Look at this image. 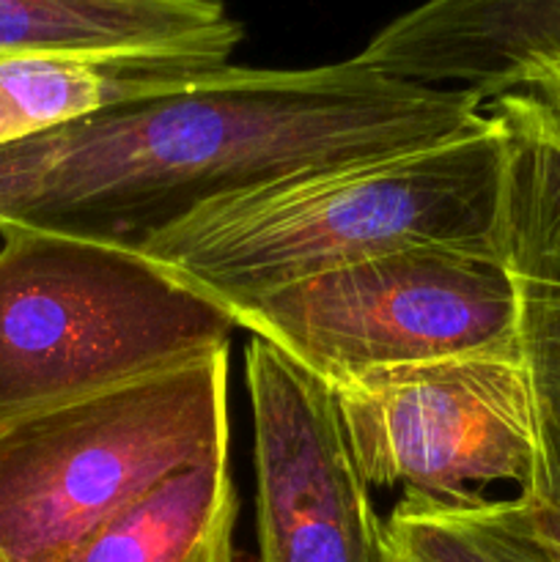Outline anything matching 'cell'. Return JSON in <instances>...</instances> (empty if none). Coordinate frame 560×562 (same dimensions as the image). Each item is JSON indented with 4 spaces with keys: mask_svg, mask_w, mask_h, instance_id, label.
<instances>
[{
    "mask_svg": "<svg viewBox=\"0 0 560 562\" xmlns=\"http://www.w3.org/2000/svg\"><path fill=\"white\" fill-rule=\"evenodd\" d=\"M236 519L228 456H217L176 470L55 562H234Z\"/></svg>",
    "mask_w": 560,
    "mask_h": 562,
    "instance_id": "12",
    "label": "cell"
},
{
    "mask_svg": "<svg viewBox=\"0 0 560 562\" xmlns=\"http://www.w3.org/2000/svg\"><path fill=\"white\" fill-rule=\"evenodd\" d=\"M384 541H388V538H384ZM388 562H401L399 558H395V554H393V552H390V547H388Z\"/></svg>",
    "mask_w": 560,
    "mask_h": 562,
    "instance_id": "16",
    "label": "cell"
},
{
    "mask_svg": "<svg viewBox=\"0 0 560 562\" xmlns=\"http://www.w3.org/2000/svg\"><path fill=\"white\" fill-rule=\"evenodd\" d=\"M486 124L472 93L393 80L357 58L313 69L225 66L179 93L0 148V236L47 231L141 247L223 198Z\"/></svg>",
    "mask_w": 560,
    "mask_h": 562,
    "instance_id": "1",
    "label": "cell"
},
{
    "mask_svg": "<svg viewBox=\"0 0 560 562\" xmlns=\"http://www.w3.org/2000/svg\"><path fill=\"white\" fill-rule=\"evenodd\" d=\"M236 327L329 390L390 368L519 357L516 294L500 252L406 247L272 291Z\"/></svg>",
    "mask_w": 560,
    "mask_h": 562,
    "instance_id": "5",
    "label": "cell"
},
{
    "mask_svg": "<svg viewBox=\"0 0 560 562\" xmlns=\"http://www.w3.org/2000/svg\"><path fill=\"white\" fill-rule=\"evenodd\" d=\"M228 349L0 428V562H55L176 470L228 456Z\"/></svg>",
    "mask_w": 560,
    "mask_h": 562,
    "instance_id": "4",
    "label": "cell"
},
{
    "mask_svg": "<svg viewBox=\"0 0 560 562\" xmlns=\"http://www.w3.org/2000/svg\"><path fill=\"white\" fill-rule=\"evenodd\" d=\"M368 488L470 503L511 483L533 494L538 434L522 357H459L368 373L333 390Z\"/></svg>",
    "mask_w": 560,
    "mask_h": 562,
    "instance_id": "6",
    "label": "cell"
},
{
    "mask_svg": "<svg viewBox=\"0 0 560 562\" xmlns=\"http://www.w3.org/2000/svg\"><path fill=\"white\" fill-rule=\"evenodd\" d=\"M355 58L401 82L500 99L560 66V0H434L388 22Z\"/></svg>",
    "mask_w": 560,
    "mask_h": 562,
    "instance_id": "9",
    "label": "cell"
},
{
    "mask_svg": "<svg viewBox=\"0 0 560 562\" xmlns=\"http://www.w3.org/2000/svg\"><path fill=\"white\" fill-rule=\"evenodd\" d=\"M261 562H388L384 521L346 445L333 390L250 338Z\"/></svg>",
    "mask_w": 560,
    "mask_h": 562,
    "instance_id": "7",
    "label": "cell"
},
{
    "mask_svg": "<svg viewBox=\"0 0 560 562\" xmlns=\"http://www.w3.org/2000/svg\"><path fill=\"white\" fill-rule=\"evenodd\" d=\"M527 497V494H525ZM533 505V519L541 541L547 543L549 554L555 562H560V503H544V499L527 497Z\"/></svg>",
    "mask_w": 560,
    "mask_h": 562,
    "instance_id": "14",
    "label": "cell"
},
{
    "mask_svg": "<svg viewBox=\"0 0 560 562\" xmlns=\"http://www.w3.org/2000/svg\"><path fill=\"white\" fill-rule=\"evenodd\" d=\"M242 25L209 0H0V55L228 66Z\"/></svg>",
    "mask_w": 560,
    "mask_h": 562,
    "instance_id": "10",
    "label": "cell"
},
{
    "mask_svg": "<svg viewBox=\"0 0 560 562\" xmlns=\"http://www.w3.org/2000/svg\"><path fill=\"white\" fill-rule=\"evenodd\" d=\"M228 307L141 247L14 231L0 247V428L228 349Z\"/></svg>",
    "mask_w": 560,
    "mask_h": 562,
    "instance_id": "3",
    "label": "cell"
},
{
    "mask_svg": "<svg viewBox=\"0 0 560 562\" xmlns=\"http://www.w3.org/2000/svg\"><path fill=\"white\" fill-rule=\"evenodd\" d=\"M525 88H527V91L538 93L544 102L552 104V108L560 113V66H552V69L541 71V75H538L536 80H533L530 86H525ZM519 91H522V88H519Z\"/></svg>",
    "mask_w": 560,
    "mask_h": 562,
    "instance_id": "15",
    "label": "cell"
},
{
    "mask_svg": "<svg viewBox=\"0 0 560 562\" xmlns=\"http://www.w3.org/2000/svg\"><path fill=\"white\" fill-rule=\"evenodd\" d=\"M384 538L401 562H555L525 494L470 503L401 497Z\"/></svg>",
    "mask_w": 560,
    "mask_h": 562,
    "instance_id": "13",
    "label": "cell"
},
{
    "mask_svg": "<svg viewBox=\"0 0 560 562\" xmlns=\"http://www.w3.org/2000/svg\"><path fill=\"white\" fill-rule=\"evenodd\" d=\"M489 113L505 132L497 252L514 283L536 412L538 483L527 497L560 503V113L527 88L494 99Z\"/></svg>",
    "mask_w": 560,
    "mask_h": 562,
    "instance_id": "8",
    "label": "cell"
},
{
    "mask_svg": "<svg viewBox=\"0 0 560 562\" xmlns=\"http://www.w3.org/2000/svg\"><path fill=\"white\" fill-rule=\"evenodd\" d=\"M505 132L305 170L198 209L141 250L234 316L272 291L406 247L497 252Z\"/></svg>",
    "mask_w": 560,
    "mask_h": 562,
    "instance_id": "2",
    "label": "cell"
},
{
    "mask_svg": "<svg viewBox=\"0 0 560 562\" xmlns=\"http://www.w3.org/2000/svg\"><path fill=\"white\" fill-rule=\"evenodd\" d=\"M217 69L225 66L192 58L0 55V148L115 104L179 93Z\"/></svg>",
    "mask_w": 560,
    "mask_h": 562,
    "instance_id": "11",
    "label": "cell"
}]
</instances>
